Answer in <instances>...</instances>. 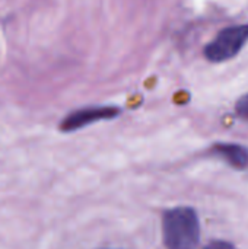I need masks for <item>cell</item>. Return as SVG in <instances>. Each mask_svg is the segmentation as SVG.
I'll return each mask as SVG.
<instances>
[{
	"mask_svg": "<svg viewBox=\"0 0 248 249\" xmlns=\"http://www.w3.org/2000/svg\"><path fill=\"white\" fill-rule=\"evenodd\" d=\"M235 112L241 120L248 121V92L246 95H243L235 104Z\"/></svg>",
	"mask_w": 248,
	"mask_h": 249,
	"instance_id": "5",
	"label": "cell"
},
{
	"mask_svg": "<svg viewBox=\"0 0 248 249\" xmlns=\"http://www.w3.org/2000/svg\"><path fill=\"white\" fill-rule=\"evenodd\" d=\"M120 114V108L110 105H98V107H85L70 112L60 124L61 131L70 133L88 127L94 123L113 120Z\"/></svg>",
	"mask_w": 248,
	"mask_h": 249,
	"instance_id": "3",
	"label": "cell"
},
{
	"mask_svg": "<svg viewBox=\"0 0 248 249\" xmlns=\"http://www.w3.org/2000/svg\"><path fill=\"white\" fill-rule=\"evenodd\" d=\"M102 249H105V248H102ZM108 249H113V248H108Z\"/></svg>",
	"mask_w": 248,
	"mask_h": 249,
	"instance_id": "7",
	"label": "cell"
},
{
	"mask_svg": "<svg viewBox=\"0 0 248 249\" xmlns=\"http://www.w3.org/2000/svg\"><path fill=\"white\" fill-rule=\"evenodd\" d=\"M203 249H237L234 244L228 242V241H222V239H215L210 241L208 245H205Z\"/></svg>",
	"mask_w": 248,
	"mask_h": 249,
	"instance_id": "6",
	"label": "cell"
},
{
	"mask_svg": "<svg viewBox=\"0 0 248 249\" xmlns=\"http://www.w3.org/2000/svg\"><path fill=\"white\" fill-rule=\"evenodd\" d=\"M162 238L167 249H197L200 222L196 210L180 206L164 212Z\"/></svg>",
	"mask_w": 248,
	"mask_h": 249,
	"instance_id": "1",
	"label": "cell"
},
{
	"mask_svg": "<svg viewBox=\"0 0 248 249\" xmlns=\"http://www.w3.org/2000/svg\"><path fill=\"white\" fill-rule=\"evenodd\" d=\"M248 41V25H232L222 29L206 47L205 57L212 63H224L244 48Z\"/></svg>",
	"mask_w": 248,
	"mask_h": 249,
	"instance_id": "2",
	"label": "cell"
},
{
	"mask_svg": "<svg viewBox=\"0 0 248 249\" xmlns=\"http://www.w3.org/2000/svg\"><path fill=\"white\" fill-rule=\"evenodd\" d=\"M210 153L227 162L231 168L244 171L248 169V149L238 143H215L210 147Z\"/></svg>",
	"mask_w": 248,
	"mask_h": 249,
	"instance_id": "4",
	"label": "cell"
}]
</instances>
